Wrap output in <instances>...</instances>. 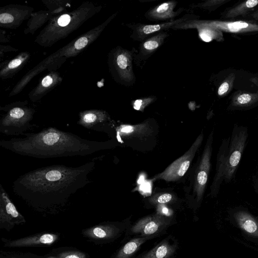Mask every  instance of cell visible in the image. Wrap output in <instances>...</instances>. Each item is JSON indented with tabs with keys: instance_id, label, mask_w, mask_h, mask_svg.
Returning <instances> with one entry per match:
<instances>
[{
	"instance_id": "cell-14",
	"label": "cell",
	"mask_w": 258,
	"mask_h": 258,
	"mask_svg": "<svg viewBox=\"0 0 258 258\" xmlns=\"http://www.w3.org/2000/svg\"><path fill=\"white\" fill-rule=\"evenodd\" d=\"M109 120V115L106 111L93 109L80 111L77 123L87 129L101 132Z\"/></svg>"
},
{
	"instance_id": "cell-10",
	"label": "cell",
	"mask_w": 258,
	"mask_h": 258,
	"mask_svg": "<svg viewBox=\"0 0 258 258\" xmlns=\"http://www.w3.org/2000/svg\"><path fill=\"white\" fill-rule=\"evenodd\" d=\"M199 18V16L186 14L178 19L162 23L156 24H128L126 26L132 30L131 37L135 41L142 42L150 37L151 35L154 33L166 31L169 29H172L173 26L182 22L198 19Z\"/></svg>"
},
{
	"instance_id": "cell-2",
	"label": "cell",
	"mask_w": 258,
	"mask_h": 258,
	"mask_svg": "<svg viewBox=\"0 0 258 258\" xmlns=\"http://www.w3.org/2000/svg\"><path fill=\"white\" fill-rule=\"evenodd\" d=\"M20 138L0 141V146L15 153L40 159L85 156L105 147L103 143L90 141L54 127Z\"/></svg>"
},
{
	"instance_id": "cell-22",
	"label": "cell",
	"mask_w": 258,
	"mask_h": 258,
	"mask_svg": "<svg viewBox=\"0 0 258 258\" xmlns=\"http://www.w3.org/2000/svg\"><path fill=\"white\" fill-rule=\"evenodd\" d=\"M60 15L56 11L40 10L33 12L31 15L26 24V27L24 30L25 34H34L35 32L49 22L53 17Z\"/></svg>"
},
{
	"instance_id": "cell-23",
	"label": "cell",
	"mask_w": 258,
	"mask_h": 258,
	"mask_svg": "<svg viewBox=\"0 0 258 258\" xmlns=\"http://www.w3.org/2000/svg\"><path fill=\"white\" fill-rule=\"evenodd\" d=\"M258 5V0H248L229 10L224 15L226 18H232L243 15Z\"/></svg>"
},
{
	"instance_id": "cell-18",
	"label": "cell",
	"mask_w": 258,
	"mask_h": 258,
	"mask_svg": "<svg viewBox=\"0 0 258 258\" xmlns=\"http://www.w3.org/2000/svg\"><path fill=\"white\" fill-rule=\"evenodd\" d=\"M169 36L167 31L160 32L141 42L134 57L137 63L147 59L163 44Z\"/></svg>"
},
{
	"instance_id": "cell-12",
	"label": "cell",
	"mask_w": 258,
	"mask_h": 258,
	"mask_svg": "<svg viewBox=\"0 0 258 258\" xmlns=\"http://www.w3.org/2000/svg\"><path fill=\"white\" fill-rule=\"evenodd\" d=\"M34 9L30 6L10 4L0 8V27L15 29L28 20Z\"/></svg>"
},
{
	"instance_id": "cell-11",
	"label": "cell",
	"mask_w": 258,
	"mask_h": 258,
	"mask_svg": "<svg viewBox=\"0 0 258 258\" xmlns=\"http://www.w3.org/2000/svg\"><path fill=\"white\" fill-rule=\"evenodd\" d=\"M213 136L214 132L212 131L207 138L200 163L196 171L194 191L199 201L202 199L204 195L210 172Z\"/></svg>"
},
{
	"instance_id": "cell-29",
	"label": "cell",
	"mask_w": 258,
	"mask_h": 258,
	"mask_svg": "<svg viewBox=\"0 0 258 258\" xmlns=\"http://www.w3.org/2000/svg\"><path fill=\"white\" fill-rule=\"evenodd\" d=\"M57 258H87L85 253L78 251H67L59 253Z\"/></svg>"
},
{
	"instance_id": "cell-37",
	"label": "cell",
	"mask_w": 258,
	"mask_h": 258,
	"mask_svg": "<svg viewBox=\"0 0 258 258\" xmlns=\"http://www.w3.org/2000/svg\"><path fill=\"white\" fill-rule=\"evenodd\" d=\"M253 188L255 192L258 194V169L253 179Z\"/></svg>"
},
{
	"instance_id": "cell-1",
	"label": "cell",
	"mask_w": 258,
	"mask_h": 258,
	"mask_svg": "<svg viewBox=\"0 0 258 258\" xmlns=\"http://www.w3.org/2000/svg\"><path fill=\"white\" fill-rule=\"evenodd\" d=\"M94 168V161L78 167L55 164L39 168L19 176L13 190L33 209L55 212L91 182L88 176Z\"/></svg>"
},
{
	"instance_id": "cell-32",
	"label": "cell",
	"mask_w": 258,
	"mask_h": 258,
	"mask_svg": "<svg viewBox=\"0 0 258 258\" xmlns=\"http://www.w3.org/2000/svg\"><path fill=\"white\" fill-rule=\"evenodd\" d=\"M229 89V84L228 82L225 81L223 82L218 90V94L219 96H222L225 94Z\"/></svg>"
},
{
	"instance_id": "cell-9",
	"label": "cell",
	"mask_w": 258,
	"mask_h": 258,
	"mask_svg": "<svg viewBox=\"0 0 258 258\" xmlns=\"http://www.w3.org/2000/svg\"><path fill=\"white\" fill-rule=\"evenodd\" d=\"M203 139L204 134L202 132L189 150L184 155L173 162L162 172L157 175L155 178L164 180L166 181H176L180 179L189 167Z\"/></svg>"
},
{
	"instance_id": "cell-4",
	"label": "cell",
	"mask_w": 258,
	"mask_h": 258,
	"mask_svg": "<svg viewBox=\"0 0 258 258\" xmlns=\"http://www.w3.org/2000/svg\"><path fill=\"white\" fill-rule=\"evenodd\" d=\"M101 9V6L87 1L74 10L55 16L39 32L34 42L42 47H51L78 29Z\"/></svg>"
},
{
	"instance_id": "cell-6",
	"label": "cell",
	"mask_w": 258,
	"mask_h": 258,
	"mask_svg": "<svg viewBox=\"0 0 258 258\" xmlns=\"http://www.w3.org/2000/svg\"><path fill=\"white\" fill-rule=\"evenodd\" d=\"M248 136L246 126L236 124L234 125L225 159L224 175V182L225 183L230 182L235 176L246 145Z\"/></svg>"
},
{
	"instance_id": "cell-15",
	"label": "cell",
	"mask_w": 258,
	"mask_h": 258,
	"mask_svg": "<svg viewBox=\"0 0 258 258\" xmlns=\"http://www.w3.org/2000/svg\"><path fill=\"white\" fill-rule=\"evenodd\" d=\"M62 78L57 71L48 72L39 81L36 86L28 94V97L33 102L40 100L47 93L59 85Z\"/></svg>"
},
{
	"instance_id": "cell-30",
	"label": "cell",
	"mask_w": 258,
	"mask_h": 258,
	"mask_svg": "<svg viewBox=\"0 0 258 258\" xmlns=\"http://www.w3.org/2000/svg\"><path fill=\"white\" fill-rule=\"evenodd\" d=\"M138 245L136 242H130L124 246L122 251L124 254H130L135 251Z\"/></svg>"
},
{
	"instance_id": "cell-26",
	"label": "cell",
	"mask_w": 258,
	"mask_h": 258,
	"mask_svg": "<svg viewBox=\"0 0 258 258\" xmlns=\"http://www.w3.org/2000/svg\"><path fill=\"white\" fill-rule=\"evenodd\" d=\"M201 39L209 42L213 39H219L222 37L221 31L209 27H199L196 28Z\"/></svg>"
},
{
	"instance_id": "cell-16",
	"label": "cell",
	"mask_w": 258,
	"mask_h": 258,
	"mask_svg": "<svg viewBox=\"0 0 258 258\" xmlns=\"http://www.w3.org/2000/svg\"><path fill=\"white\" fill-rule=\"evenodd\" d=\"M230 136L224 138L220 145L217 156L215 174L210 187V195L216 197L219 192L221 185L224 182L225 163L228 150Z\"/></svg>"
},
{
	"instance_id": "cell-33",
	"label": "cell",
	"mask_w": 258,
	"mask_h": 258,
	"mask_svg": "<svg viewBox=\"0 0 258 258\" xmlns=\"http://www.w3.org/2000/svg\"><path fill=\"white\" fill-rule=\"evenodd\" d=\"M167 248L165 245H161L159 247L155 253L156 258H163L167 253Z\"/></svg>"
},
{
	"instance_id": "cell-19",
	"label": "cell",
	"mask_w": 258,
	"mask_h": 258,
	"mask_svg": "<svg viewBox=\"0 0 258 258\" xmlns=\"http://www.w3.org/2000/svg\"><path fill=\"white\" fill-rule=\"evenodd\" d=\"M234 222L247 235L258 238V220L246 209L237 208L232 212Z\"/></svg>"
},
{
	"instance_id": "cell-34",
	"label": "cell",
	"mask_w": 258,
	"mask_h": 258,
	"mask_svg": "<svg viewBox=\"0 0 258 258\" xmlns=\"http://www.w3.org/2000/svg\"><path fill=\"white\" fill-rule=\"evenodd\" d=\"M172 196L168 193H165L159 196L157 199V202L160 204L167 203L171 200Z\"/></svg>"
},
{
	"instance_id": "cell-5",
	"label": "cell",
	"mask_w": 258,
	"mask_h": 258,
	"mask_svg": "<svg viewBox=\"0 0 258 258\" xmlns=\"http://www.w3.org/2000/svg\"><path fill=\"white\" fill-rule=\"evenodd\" d=\"M28 101H19L0 107L4 112L0 119V133L6 136H23L37 125L31 123L35 109Z\"/></svg>"
},
{
	"instance_id": "cell-28",
	"label": "cell",
	"mask_w": 258,
	"mask_h": 258,
	"mask_svg": "<svg viewBox=\"0 0 258 258\" xmlns=\"http://www.w3.org/2000/svg\"><path fill=\"white\" fill-rule=\"evenodd\" d=\"M226 1L225 0H209L202 3L192 5L191 6L192 8H200L201 9H206L207 10L212 11L222 5Z\"/></svg>"
},
{
	"instance_id": "cell-39",
	"label": "cell",
	"mask_w": 258,
	"mask_h": 258,
	"mask_svg": "<svg viewBox=\"0 0 258 258\" xmlns=\"http://www.w3.org/2000/svg\"><path fill=\"white\" fill-rule=\"evenodd\" d=\"M252 17L255 18H258V11L254 14L252 15Z\"/></svg>"
},
{
	"instance_id": "cell-20",
	"label": "cell",
	"mask_w": 258,
	"mask_h": 258,
	"mask_svg": "<svg viewBox=\"0 0 258 258\" xmlns=\"http://www.w3.org/2000/svg\"><path fill=\"white\" fill-rule=\"evenodd\" d=\"M58 239V235L53 233L37 234L16 240L8 241L5 246L10 247L49 246Z\"/></svg>"
},
{
	"instance_id": "cell-27",
	"label": "cell",
	"mask_w": 258,
	"mask_h": 258,
	"mask_svg": "<svg viewBox=\"0 0 258 258\" xmlns=\"http://www.w3.org/2000/svg\"><path fill=\"white\" fill-rule=\"evenodd\" d=\"M155 99V96L146 97L137 99L133 102V108L136 110L143 111L147 106L153 102Z\"/></svg>"
},
{
	"instance_id": "cell-8",
	"label": "cell",
	"mask_w": 258,
	"mask_h": 258,
	"mask_svg": "<svg viewBox=\"0 0 258 258\" xmlns=\"http://www.w3.org/2000/svg\"><path fill=\"white\" fill-rule=\"evenodd\" d=\"M199 27H209L230 33H243L258 31V24L243 21H222L217 20L187 21L172 27L173 30L197 28Z\"/></svg>"
},
{
	"instance_id": "cell-36",
	"label": "cell",
	"mask_w": 258,
	"mask_h": 258,
	"mask_svg": "<svg viewBox=\"0 0 258 258\" xmlns=\"http://www.w3.org/2000/svg\"><path fill=\"white\" fill-rule=\"evenodd\" d=\"M8 36H7L5 34V32L3 31L2 29L0 30V42L2 43H5L9 41V39L8 37H7Z\"/></svg>"
},
{
	"instance_id": "cell-31",
	"label": "cell",
	"mask_w": 258,
	"mask_h": 258,
	"mask_svg": "<svg viewBox=\"0 0 258 258\" xmlns=\"http://www.w3.org/2000/svg\"><path fill=\"white\" fill-rule=\"evenodd\" d=\"M158 225L153 221L149 222L144 228V233L146 234H151L155 233L158 229Z\"/></svg>"
},
{
	"instance_id": "cell-17",
	"label": "cell",
	"mask_w": 258,
	"mask_h": 258,
	"mask_svg": "<svg viewBox=\"0 0 258 258\" xmlns=\"http://www.w3.org/2000/svg\"><path fill=\"white\" fill-rule=\"evenodd\" d=\"M177 4L175 1L162 3L147 11L145 16L152 21L167 22L173 20L184 10L183 8H180L174 11Z\"/></svg>"
},
{
	"instance_id": "cell-3",
	"label": "cell",
	"mask_w": 258,
	"mask_h": 258,
	"mask_svg": "<svg viewBox=\"0 0 258 258\" xmlns=\"http://www.w3.org/2000/svg\"><path fill=\"white\" fill-rule=\"evenodd\" d=\"M117 14V12L113 14L102 23L72 40L67 45L42 60L28 71L16 83L9 96L12 97L19 94L35 76L43 71H57L64 63L67 59L76 56L86 50L100 36Z\"/></svg>"
},
{
	"instance_id": "cell-25",
	"label": "cell",
	"mask_w": 258,
	"mask_h": 258,
	"mask_svg": "<svg viewBox=\"0 0 258 258\" xmlns=\"http://www.w3.org/2000/svg\"><path fill=\"white\" fill-rule=\"evenodd\" d=\"M42 2L48 10L59 14L67 12V8L71 5L69 0H42Z\"/></svg>"
},
{
	"instance_id": "cell-24",
	"label": "cell",
	"mask_w": 258,
	"mask_h": 258,
	"mask_svg": "<svg viewBox=\"0 0 258 258\" xmlns=\"http://www.w3.org/2000/svg\"><path fill=\"white\" fill-rule=\"evenodd\" d=\"M258 101V95L244 93L237 96L233 100L232 106L235 108L250 107Z\"/></svg>"
},
{
	"instance_id": "cell-13",
	"label": "cell",
	"mask_w": 258,
	"mask_h": 258,
	"mask_svg": "<svg viewBox=\"0 0 258 258\" xmlns=\"http://www.w3.org/2000/svg\"><path fill=\"white\" fill-rule=\"evenodd\" d=\"M24 217L18 211L9 195L0 184V223L7 227L24 223Z\"/></svg>"
},
{
	"instance_id": "cell-7",
	"label": "cell",
	"mask_w": 258,
	"mask_h": 258,
	"mask_svg": "<svg viewBox=\"0 0 258 258\" xmlns=\"http://www.w3.org/2000/svg\"><path fill=\"white\" fill-rule=\"evenodd\" d=\"M134 50L130 51L117 46L109 53L108 66L115 81L122 84H131L135 81L132 62L137 51Z\"/></svg>"
},
{
	"instance_id": "cell-38",
	"label": "cell",
	"mask_w": 258,
	"mask_h": 258,
	"mask_svg": "<svg viewBox=\"0 0 258 258\" xmlns=\"http://www.w3.org/2000/svg\"><path fill=\"white\" fill-rule=\"evenodd\" d=\"M9 258H31V257H23V256H12L10 257H9ZM32 258H34V257H32Z\"/></svg>"
},
{
	"instance_id": "cell-21",
	"label": "cell",
	"mask_w": 258,
	"mask_h": 258,
	"mask_svg": "<svg viewBox=\"0 0 258 258\" xmlns=\"http://www.w3.org/2000/svg\"><path fill=\"white\" fill-rule=\"evenodd\" d=\"M31 56L29 52L22 51L14 58L0 63V78L3 80L13 78L28 62Z\"/></svg>"
},
{
	"instance_id": "cell-35",
	"label": "cell",
	"mask_w": 258,
	"mask_h": 258,
	"mask_svg": "<svg viewBox=\"0 0 258 258\" xmlns=\"http://www.w3.org/2000/svg\"><path fill=\"white\" fill-rule=\"evenodd\" d=\"M18 49L13 47L10 45H0V54L2 56V54L9 52H16Z\"/></svg>"
}]
</instances>
